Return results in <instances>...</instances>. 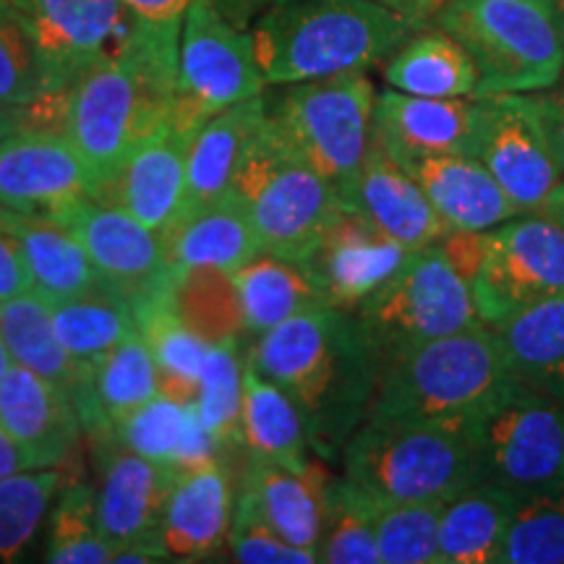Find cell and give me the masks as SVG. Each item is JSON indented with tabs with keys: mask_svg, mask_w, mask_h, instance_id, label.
I'll return each mask as SVG.
<instances>
[{
	"mask_svg": "<svg viewBox=\"0 0 564 564\" xmlns=\"http://www.w3.org/2000/svg\"><path fill=\"white\" fill-rule=\"evenodd\" d=\"M249 364L293 400L308 447L324 460L340 457L366 421L382 373L356 316L335 306L267 329L253 343Z\"/></svg>",
	"mask_w": 564,
	"mask_h": 564,
	"instance_id": "obj_1",
	"label": "cell"
},
{
	"mask_svg": "<svg viewBox=\"0 0 564 564\" xmlns=\"http://www.w3.org/2000/svg\"><path fill=\"white\" fill-rule=\"evenodd\" d=\"M175 76L178 51L131 30L116 53L66 91L61 131L79 152L95 188L171 118Z\"/></svg>",
	"mask_w": 564,
	"mask_h": 564,
	"instance_id": "obj_2",
	"label": "cell"
},
{
	"mask_svg": "<svg viewBox=\"0 0 564 564\" xmlns=\"http://www.w3.org/2000/svg\"><path fill=\"white\" fill-rule=\"evenodd\" d=\"M411 30L379 0H272L251 40L264 82L285 87L377 66Z\"/></svg>",
	"mask_w": 564,
	"mask_h": 564,
	"instance_id": "obj_3",
	"label": "cell"
},
{
	"mask_svg": "<svg viewBox=\"0 0 564 564\" xmlns=\"http://www.w3.org/2000/svg\"><path fill=\"white\" fill-rule=\"evenodd\" d=\"M340 457L343 476L382 505L447 502L481 481L460 423L366 419Z\"/></svg>",
	"mask_w": 564,
	"mask_h": 564,
	"instance_id": "obj_4",
	"label": "cell"
},
{
	"mask_svg": "<svg viewBox=\"0 0 564 564\" xmlns=\"http://www.w3.org/2000/svg\"><path fill=\"white\" fill-rule=\"evenodd\" d=\"M510 379L489 324L436 337L403 352L379 373L366 419L463 423Z\"/></svg>",
	"mask_w": 564,
	"mask_h": 564,
	"instance_id": "obj_5",
	"label": "cell"
},
{
	"mask_svg": "<svg viewBox=\"0 0 564 564\" xmlns=\"http://www.w3.org/2000/svg\"><path fill=\"white\" fill-rule=\"evenodd\" d=\"M440 26L474 61L476 97L562 82L564 37L544 0H444Z\"/></svg>",
	"mask_w": 564,
	"mask_h": 564,
	"instance_id": "obj_6",
	"label": "cell"
},
{
	"mask_svg": "<svg viewBox=\"0 0 564 564\" xmlns=\"http://www.w3.org/2000/svg\"><path fill=\"white\" fill-rule=\"evenodd\" d=\"M379 369L403 352L463 329L481 327L474 282L440 243L411 251L405 264L352 308Z\"/></svg>",
	"mask_w": 564,
	"mask_h": 564,
	"instance_id": "obj_7",
	"label": "cell"
},
{
	"mask_svg": "<svg viewBox=\"0 0 564 564\" xmlns=\"http://www.w3.org/2000/svg\"><path fill=\"white\" fill-rule=\"evenodd\" d=\"M232 188L251 212L262 251L291 262L312 253L343 209L337 188L274 131L270 118L251 139Z\"/></svg>",
	"mask_w": 564,
	"mask_h": 564,
	"instance_id": "obj_8",
	"label": "cell"
},
{
	"mask_svg": "<svg viewBox=\"0 0 564 564\" xmlns=\"http://www.w3.org/2000/svg\"><path fill=\"white\" fill-rule=\"evenodd\" d=\"M478 478L528 494L564 481V405L507 379L463 419Z\"/></svg>",
	"mask_w": 564,
	"mask_h": 564,
	"instance_id": "obj_9",
	"label": "cell"
},
{
	"mask_svg": "<svg viewBox=\"0 0 564 564\" xmlns=\"http://www.w3.org/2000/svg\"><path fill=\"white\" fill-rule=\"evenodd\" d=\"M285 87L272 102L267 100V118L340 194L371 147L373 84L364 70H348Z\"/></svg>",
	"mask_w": 564,
	"mask_h": 564,
	"instance_id": "obj_10",
	"label": "cell"
},
{
	"mask_svg": "<svg viewBox=\"0 0 564 564\" xmlns=\"http://www.w3.org/2000/svg\"><path fill=\"white\" fill-rule=\"evenodd\" d=\"M264 87L251 34L232 24L212 0H192L181 26L171 110L175 129L194 139L212 116L264 95Z\"/></svg>",
	"mask_w": 564,
	"mask_h": 564,
	"instance_id": "obj_11",
	"label": "cell"
},
{
	"mask_svg": "<svg viewBox=\"0 0 564 564\" xmlns=\"http://www.w3.org/2000/svg\"><path fill=\"white\" fill-rule=\"evenodd\" d=\"M476 100L474 158L518 212H539L564 181V165L549 137L539 97L505 91Z\"/></svg>",
	"mask_w": 564,
	"mask_h": 564,
	"instance_id": "obj_12",
	"label": "cell"
},
{
	"mask_svg": "<svg viewBox=\"0 0 564 564\" xmlns=\"http://www.w3.org/2000/svg\"><path fill=\"white\" fill-rule=\"evenodd\" d=\"M486 324L535 301L564 295V228L544 212L486 230L481 270L474 280Z\"/></svg>",
	"mask_w": 564,
	"mask_h": 564,
	"instance_id": "obj_13",
	"label": "cell"
},
{
	"mask_svg": "<svg viewBox=\"0 0 564 564\" xmlns=\"http://www.w3.org/2000/svg\"><path fill=\"white\" fill-rule=\"evenodd\" d=\"M9 6L61 97L131 32L123 0H9Z\"/></svg>",
	"mask_w": 564,
	"mask_h": 564,
	"instance_id": "obj_14",
	"label": "cell"
},
{
	"mask_svg": "<svg viewBox=\"0 0 564 564\" xmlns=\"http://www.w3.org/2000/svg\"><path fill=\"white\" fill-rule=\"evenodd\" d=\"M95 181L66 133L26 126L0 139V204L19 212L55 215L91 196Z\"/></svg>",
	"mask_w": 564,
	"mask_h": 564,
	"instance_id": "obj_15",
	"label": "cell"
},
{
	"mask_svg": "<svg viewBox=\"0 0 564 564\" xmlns=\"http://www.w3.org/2000/svg\"><path fill=\"white\" fill-rule=\"evenodd\" d=\"M53 217L74 232L95 272L121 288L129 301L173 274L165 264L160 232L141 225L129 212L82 196Z\"/></svg>",
	"mask_w": 564,
	"mask_h": 564,
	"instance_id": "obj_16",
	"label": "cell"
},
{
	"mask_svg": "<svg viewBox=\"0 0 564 564\" xmlns=\"http://www.w3.org/2000/svg\"><path fill=\"white\" fill-rule=\"evenodd\" d=\"M408 257L411 249L343 207L301 264L319 288L327 306L352 312L377 288H382Z\"/></svg>",
	"mask_w": 564,
	"mask_h": 564,
	"instance_id": "obj_17",
	"label": "cell"
},
{
	"mask_svg": "<svg viewBox=\"0 0 564 564\" xmlns=\"http://www.w3.org/2000/svg\"><path fill=\"white\" fill-rule=\"evenodd\" d=\"M91 442L100 465L97 525L112 554L139 539L160 535L175 470L131 453L112 432L91 436Z\"/></svg>",
	"mask_w": 564,
	"mask_h": 564,
	"instance_id": "obj_18",
	"label": "cell"
},
{
	"mask_svg": "<svg viewBox=\"0 0 564 564\" xmlns=\"http://www.w3.org/2000/svg\"><path fill=\"white\" fill-rule=\"evenodd\" d=\"M0 335L13 364L34 371L68 394L84 432L89 436L112 432L95 403V366L79 361L66 350L55 333L51 303L40 293L26 291L0 301Z\"/></svg>",
	"mask_w": 564,
	"mask_h": 564,
	"instance_id": "obj_19",
	"label": "cell"
},
{
	"mask_svg": "<svg viewBox=\"0 0 564 564\" xmlns=\"http://www.w3.org/2000/svg\"><path fill=\"white\" fill-rule=\"evenodd\" d=\"M192 137L167 118L150 139L133 150L123 165L100 183L91 199L129 212L154 232L178 223L186 207V160Z\"/></svg>",
	"mask_w": 564,
	"mask_h": 564,
	"instance_id": "obj_20",
	"label": "cell"
},
{
	"mask_svg": "<svg viewBox=\"0 0 564 564\" xmlns=\"http://www.w3.org/2000/svg\"><path fill=\"white\" fill-rule=\"evenodd\" d=\"M340 202L345 209L361 215L373 228L411 251L440 243L447 232H453L436 215L413 175L379 144L377 137H371L361 167L340 192Z\"/></svg>",
	"mask_w": 564,
	"mask_h": 564,
	"instance_id": "obj_21",
	"label": "cell"
},
{
	"mask_svg": "<svg viewBox=\"0 0 564 564\" xmlns=\"http://www.w3.org/2000/svg\"><path fill=\"white\" fill-rule=\"evenodd\" d=\"M387 152L413 175L449 230L484 232L520 215L491 173L470 154Z\"/></svg>",
	"mask_w": 564,
	"mask_h": 564,
	"instance_id": "obj_22",
	"label": "cell"
},
{
	"mask_svg": "<svg viewBox=\"0 0 564 564\" xmlns=\"http://www.w3.org/2000/svg\"><path fill=\"white\" fill-rule=\"evenodd\" d=\"M329 481L333 476L314 460L303 468H288V465L249 457L238 507L257 514L282 541L319 560Z\"/></svg>",
	"mask_w": 564,
	"mask_h": 564,
	"instance_id": "obj_23",
	"label": "cell"
},
{
	"mask_svg": "<svg viewBox=\"0 0 564 564\" xmlns=\"http://www.w3.org/2000/svg\"><path fill=\"white\" fill-rule=\"evenodd\" d=\"M0 426L19 444L30 468H61L84 432L68 394L19 364L0 379Z\"/></svg>",
	"mask_w": 564,
	"mask_h": 564,
	"instance_id": "obj_24",
	"label": "cell"
},
{
	"mask_svg": "<svg viewBox=\"0 0 564 564\" xmlns=\"http://www.w3.org/2000/svg\"><path fill=\"white\" fill-rule=\"evenodd\" d=\"M232 491L220 460L175 470L160 523V544L171 562L209 560L228 544Z\"/></svg>",
	"mask_w": 564,
	"mask_h": 564,
	"instance_id": "obj_25",
	"label": "cell"
},
{
	"mask_svg": "<svg viewBox=\"0 0 564 564\" xmlns=\"http://www.w3.org/2000/svg\"><path fill=\"white\" fill-rule=\"evenodd\" d=\"M476 118V97H415L390 87L373 102V137L384 150L474 158Z\"/></svg>",
	"mask_w": 564,
	"mask_h": 564,
	"instance_id": "obj_26",
	"label": "cell"
},
{
	"mask_svg": "<svg viewBox=\"0 0 564 564\" xmlns=\"http://www.w3.org/2000/svg\"><path fill=\"white\" fill-rule=\"evenodd\" d=\"M160 236L165 264L173 272L188 267H220L236 272L262 253L251 212L236 188L199 209L183 212L178 223Z\"/></svg>",
	"mask_w": 564,
	"mask_h": 564,
	"instance_id": "obj_27",
	"label": "cell"
},
{
	"mask_svg": "<svg viewBox=\"0 0 564 564\" xmlns=\"http://www.w3.org/2000/svg\"><path fill=\"white\" fill-rule=\"evenodd\" d=\"M267 118V97L257 95L212 116L188 144L186 160V207L199 209L220 199L236 186V173Z\"/></svg>",
	"mask_w": 564,
	"mask_h": 564,
	"instance_id": "obj_28",
	"label": "cell"
},
{
	"mask_svg": "<svg viewBox=\"0 0 564 564\" xmlns=\"http://www.w3.org/2000/svg\"><path fill=\"white\" fill-rule=\"evenodd\" d=\"M489 327L510 377L564 405V295L535 301Z\"/></svg>",
	"mask_w": 564,
	"mask_h": 564,
	"instance_id": "obj_29",
	"label": "cell"
},
{
	"mask_svg": "<svg viewBox=\"0 0 564 564\" xmlns=\"http://www.w3.org/2000/svg\"><path fill=\"white\" fill-rule=\"evenodd\" d=\"M514 494L478 481L449 497L440 512V564H502Z\"/></svg>",
	"mask_w": 564,
	"mask_h": 564,
	"instance_id": "obj_30",
	"label": "cell"
},
{
	"mask_svg": "<svg viewBox=\"0 0 564 564\" xmlns=\"http://www.w3.org/2000/svg\"><path fill=\"white\" fill-rule=\"evenodd\" d=\"M0 215L19 238L32 274V291L42 299H68V295L87 291L91 282L100 278L74 232L53 215L19 212L3 204H0Z\"/></svg>",
	"mask_w": 564,
	"mask_h": 564,
	"instance_id": "obj_31",
	"label": "cell"
},
{
	"mask_svg": "<svg viewBox=\"0 0 564 564\" xmlns=\"http://www.w3.org/2000/svg\"><path fill=\"white\" fill-rule=\"evenodd\" d=\"M47 303L61 343L70 356L89 366L137 333V316L129 295L102 278L91 282L87 291Z\"/></svg>",
	"mask_w": 564,
	"mask_h": 564,
	"instance_id": "obj_32",
	"label": "cell"
},
{
	"mask_svg": "<svg viewBox=\"0 0 564 564\" xmlns=\"http://www.w3.org/2000/svg\"><path fill=\"white\" fill-rule=\"evenodd\" d=\"M241 442L251 457L303 468L308 463V440L299 408L253 364L243 366Z\"/></svg>",
	"mask_w": 564,
	"mask_h": 564,
	"instance_id": "obj_33",
	"label": "cell"
},
{
	"mask_svg": "<svg viewBox=\"0 0 564 564\" xmlns=\"http://www.w3.org/2000/svg\"><path fill=\"white\" fill-rule=\"evenodd\" d=\"M232 280L241 293L246 329L253 335H262L291 316L327 306L301 262H291L267 251L238 267Z\"/></svg>",
	"mask_w": 564,
	"mask_h": 564,
	"instance_id": "obj_34",
	"label": "cell"
},
{
	"mask_svg": "<svg viewBox=\"0 0 564 564\" xmlns=\"http://www.w3.org/2000/svg\"><path fill=\"white\" fill-rule=\"evenodd\" d=\"M392 89L415 97H476L478 70L465 47L447 32L403 42L384 66Z\"/></svg>",
	"mask_w": 564,
	"mask_h": 564,
	"instance_id": "obj_35",
	"label": "cell"
},
{
	"mask_svg": "<svg viewBox=\"0 0 564 564\" xmlns=\"http://www.w3.org/2000/svg\"><path fill=\"white\" fill-rule=\"evenodd\" d=\"M0 108L26 112L34 126L61 129L63 97L11 6H0Z\"/></svg>",
	"mask_w": 564,
	"mask_h": 564,
	"instance_id": "obj_36",
	"label": "cell"
},
{
	"mask_svg": "<svg viewBox=\"0 0 564 564\" xmlns=\"http://www.w3.org/2000/svg\"><path fill=\"white\" fill-rule=\"evenodd\" d=\"M173 314L209 345H238L246 329L243 303L232 272L220 267H188L175 272Z\"/></svg>",
	"mask_w": 564,
	"mask_h": 564,
	"instance_id": "obj_37",
	"label": "cell"
},
{
	"mask_svg": "<svg viewBox=\"0 0 564 564\" xmlns=\"http://www.w3.org/2000/svg\"><path fill=\"white\" fill-rule=\"evenodd\" d=\"M502 564H564V481L514 497Z\"/></svg>",
	"mask_w": 564,
	"mask_h": 564,
	"instance_id": "obj_38",
	"label": "cell"
},
{
	"mask_svg": "<svg viewBox=\"0 0 564 564\" xmlns=\"http://www.w3.org/2000/svg\"><path fill=\"white\" fill-rule=\"evenodd\" d=\"M160 394L158 366L139 329L95 364V403L112 429L123 415Z\"/></svg>",
	"mask_w": 564,
	"mask_h": 564,
	"instance_id": "obj_39",
	"label": "cell"
},
{
	"mask_svg": "<svg viewBox=\"0 0 564 564\" xmlns=\"http://www.w3.org/2000/svg\"><path fill=\"white\" fill-rule=\"evenodd\" d=\"M319 562L327 564H379L373 499L348 478H333L324 507Z\"/></svg>",
	"mask_w": 564,
	"mask_h": 564,
	"instance_id": "obj_40",
	"label": "cell"
},
{
	"mask_svg": "<svg viewBox=\"0 0 564 564\" xmlns=\"http://www.w3.org/2000/svg\"><path fill=\"white\" fill-rule=\"evenodd\" d=\"M196 419H199V411L194 403L186 405L167 398V394H154L137 411L112 423V434L131 453L178 470Z\"/></svg>",
	"mask_w": 564,
	"mask_h": 564,
	"instance_id": "obj_41",
	"label": "cell"
},
{
	"mask_svg": "<svg viewBox=\"0 0 564 564\" xmlns=\"http://www.w3.org/2000/svg\"><path fill=\"white\" fill-rule=\"evenodd\" d=\"M61 486V468H26L0 478V562H13L30 546Z\"/></svg>",
	"mask_w": 564,
	"mask_h": 564,
	"instance_id": "obj_42",
	"label": "cell"
},
{
	"mask_svg": "<svg viewBox=\"0 0 564 564\" xmlns=\"http://www.w3.org/2000/svg\"><path fill=\"white\" fill-rule=\"evenodd\" d=\"M442 505L373 502L379 564H440Z\"/></svg>",
	"mask_w": 564,
	"mask_h": 564,
	"instance_id": "obj_43",
	"label": "cell"
},
{
	"mask_svg": "<svg viewBox=\"0 0 564 564\" xmlns=\"http://www.w3.org/2000/svg\"><path fill=\"white\" fill-rule=\"evenodd\" d=\"M45 560L53 564L112 562V549L97 525V494L89 484L70 481L63 486L51 520Z\"/></svg>",
	"mask_w": 564,
	"mask_h": 564,
	"instance_id": "obj_44",
	"label": "cell"
},
{
	"mask_svg": "<svg viewBox=\"0 0 564 564\" xmlns=\"http://www.w3.org/2000/svg\"><path fill=\"white\" fill-rule=\"evenodd\" d=\"M236 348L238 345H209L194 403L204 429L220 449L241 442L243 366Z\"/></svg>",
	"mask_w": 564,
	"mask_h": 564,
	"instance_id": "obj_45",
	"label": "cell"
},
{
	"mask_svg": "<svg viewBox=\"0 0 564 564\" xmlns=\"http://www.w3.org/2000/svg\"><path fill=\"white\" fill-rule=\"evenodd\" d=\"M228 549L236 562L243 564H312L319 562L314 554L282 541L278 533L270 531L257 514L236 505L232 523L228 533Z\"/></svg>",
	"mask_w": 564,
	"mask_h": 564,
	"instance_id": "obj_46",
	"label": "cell"
},
{
	"mask_svg": "<svg viewBox=\"0 0 564 564\" xmlns=\"http://www.w3.org/2000/svg\"><path fill=\"white\" fill-rule=\"evenodd\" d=\"M188 3L192 0H123L133 32L175 51L181 45V26Z\"/></svg>",
	"mask_w": 564,
	"mask_h": 564,
	"instance_id": "obj_47",
	"label": "cell"
},
{
	"mask_svg": "<svg viewBox=\"0 0 564 564\" xmlns=\"http://www.w3.org/2000/svg\"><path fill=\"white\" fill-rule=\"evenodd\" d=\"M26 291H32L30 267H26L19 238L0 215V301H9Z\"/></svg>",
	"mask_w": 564,
	"mask_h": 564,
	"instance_id": "obj_48",
	"label": "cell"
},
{
	"mask_svg": "<svg viewBox=\"0 0 564 564\" xmlns=\"http://www.w3.org/2000/svg\"><path fill=\"white\" fill-rule=\"evenodd\" d=\"M541 112H544V121L549 129V137H552V144L556 154H560L564 165V84L562 87H552L546 97H539Z\"/></svg>",
	"mask_w": 564,
	"mask_h": 564,
	"instance_id": "obj_49",
	"label": "cell"
},
{
	"mask_svg": "<svg viewBox=\"0 0 564 564\" xmlns=\"http://www.w3.org/2000/svg\"><path fill=\"white\" fill-rule=\"evenodd\" d=\"M26 468H30V463H26L21 447L11 440L9 432L0 426V478L19 474V470H26Z\"/></svg>",
	"mask_w": 564,
	"mask_h": 564,
	"instance_id": "obj_50",
	"label": "cell"
},
{
	"mask_svg": "<svg viewBox=\"0 0 564 564\" xmlns=\"http://www.w3.org/2000/svg\"><path fill=\"white\" fill-rule=\"evenodd\" d=\"M26 126H34V121L26 116V112L0 108V139L9 137V133L19 131V129H26Z\"/></svg>",
	"mask_w": 564,
	"mask_h": 564,
	"instance_id": "obj_51",
	"label": "cell"
},
{
	"mask_svg": "<svg viewBox=\"0 0 564 564\" xmlns=\"http://www.w3.org/2000/svg\"><path fill=\"white\" fill-rule=\"evenodd\" d=\"M539 212H544V215H549L564 228V196H552V199H549Z\"/></svg>",
	"mask_w": 564,
	"mask_h": 564,
	"instance_id": "obj_52",
	"label": "cell"
},
{
	"mask_svg": "<svg viewBox=\"0 0 564 564\" xmlns=\"http://www.w3.org/2000/svg\"><path fill=\"white\" fill-rule=\"evenodd\" d=\"M544 3L549 6V11L554 13L556 24H560V32H562V37H564V0H544Z\"/></svg>",
	"mask_w": 564,
	"mask_h": 564,
	"instance_id": "obj_53",
	"label": "cell"
},
{
	"mask_svg": "<svg viewBox=\"0 0 564 564\" xmlns=\"http://www.w3.org/2000/svg\"><path fill=\"white\" fill-rule=\"evenodd\" d=\"M11 352H9V348H6V343H3V335H0V379L6 377V371L11 369Z\"/></svg>",
	"mask_w": 564,
	"mask_h": 564,
	"instance_id": "obj_54",
	"label": "cell"
},
{
	"mask_svg": "<svg viewBox=\"0 0 564 564\" xmlns=\"http://www.w3.org/2000/svg\"><path fill=\"white\" fill-rule=\"evenodd\" d=\"M552 196H564V181H562V186H560V188H556V192H554Z\"/></svg>",
	"mask_w": 564,
	"mask_h": 564,
	"instance_id": "obj_55",
	"label": "cell"
},
{
	"mask_svg": "<svg viewBox=\"0 0 564 564\" xmlns=\"http://www.w3.org/2000/svg\"><path fill=\"white\" fill-rule=\"evenodd\" d=\"M0 6H9V0H0Z\"/></svg>",
	"mask_w": 564,
	"mask_h": 564,
	"instance_id": "obj_56",
	"label": "cell"
}]
</instances>
